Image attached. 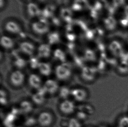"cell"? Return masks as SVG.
Returning a JSON list of instances; mask_svg holds the SVG:
<instances>
[{"label":"cell","mask_w":128,"mask_h":127,"mask_svg":"<svg viewBox=\"0 0 128 127\" xmlns=\"http://www.w3.org/2000/svg\"><path fill=\"white\" fill-rule=\"evenodd\" d=\"M36 118L37 124L40 127H50L54 121L52 114L47 110L41 112Z\"/></svg>","instance_id":"3957f363"},{"label":"cell","mask_w":128,"mask_h":127,"mask_svg":"<svg viewBox=\"0 0 128 127\" xmlns=\"http://www.w3.org/2000/svg\"><path fill=\"white\" fill-rule=\"evenodd\" d=\"M40 62L38 58L32 57L28 61L27 66L32 70H37Z\"/></svg>","instance_id":"484cf974"},{"label":"cell","mask_w":128,"mask_h":127,"mask_svg":"<svg viewBox=\"0 0 128 127\" xmlns=\"http://www.w3.org/2000/svg\"><path fill=\"white\" fill-rule=\"evenodd\" d=\"M71 90L67 86H64L60 88L58 92V96L62 101L68 99V98L71 96Z\"/></svg>","instance_id":"ac0fdd59"},{"label":"cell","mask_w":128,"mask_h":127,"mask_svg":"<svg viewBox=\"0 0 128 127\" xmlns=\"http://www.w3.org/2000/svg\"><path fill=\"white\" fill-rule=\"evenodd\" d=\"M104 25L106 28L108 30H113L116 28L117 21L112 16H109L104 20Z\"/></svg>","instance_id":"7402d4cb"},{"label":"cell","mask_w":128,"mask_h":127,"mask_svg":"<svg viewBox=\"0 0 128 127\" xmlns=\"http://www.w3.org/2000/svg\"><path fill=\"white\" fill-rule=\"evenodd\" d=\"M124 13L126 15V18L128 20V5H126L125 7Z\"/></svg>","instance_id":"e575fe53"},{"label":"cell","mask_w":128,"mask_h":127,"mask_svg":"<svg viewBox=\"0 0 128 127\" xmlns=\"http://www.w3.org/2000/svg\"><path fill=\"white\" fill-rule=\"evenodd\" d=\"M109 48L111 52L115 54L121 53L122 50V45L121 43L119 41H114L110 43Z\"/></svg>","instance_id":"603a6c76"},{"label":"cell","mask_w":128,"mask_h":127,"mask_svg":"<svg viewBox=\"0 0 128 127\" xmlns=\"http://www.w3.org/2000/svg\"><path fill=\"white\" fill-rule=\"evenodd\" d=\"M0 42L1 46L6 50H11L14 48L15 45L14 40L10 37L7 35L2 36Z\"/></svg>","instance_id":"2e32d148"},{"label":"cell","mask_w":128,"mask_h":127,"mask_svg":"<svg viewBox=\"0 0 128 127\" xmlns=\"http://www.w3.org/2000/svg\"><path fill=\"white\" fill-rule=\"evenodd\" d=\"M84 62L85 60L84 59L83 57H75L74 61V64L76 67L82 69L84 65Z\"/></svg>","instance_id":"83f0119b"},{"label":"cell","mask_w":128,"mask_h":127,"mask_svg":"<svg viewBox=\"0 0 128 127\" xmlns=\"http://www.w3.org/2000/svg\"><path fill=\"white\" fill-rule=\"evenodd\" d=\"M23 1H24V2H26L27 3H30V2H31L33 0H22Z\"/></svg>","instance_id":"8d00e7d4"},{"label":"cell","mask_w":128,"mask_h":127,"mask_svg":"<svg viewBox=\"0 0 128 127\" xmlns=\"http://www.w3.org/2000/svg\"><path fill=\"white\" fill-rule=\"evenodd\" d=\"M26 9L27 15L32 18L38 17L41 14V10L38 5L32 2L28 3Z\"/></svg>","instance_id":"7c38bea8"},{"label":"cell","mask_w":128,"mask_h":127,"mask_svg":"<svg viewBox=\"0 0 128 127\" xmlns=\"http://www.w3.org/2000/svg\"><path fill=\"white\" fill-rule=\"evenodd\" d=\"M0 103L2 106H5L8 103V96L7 92L3 89L0 91Z\"/></svg>","instance_id":"f1b7e54d"},{"label":"cell","mask_w":128,"mask_h":127,"mask_svg":"<svg viewBox=\"0 0 128 127\" xmlns=\"http://www.w3.org/2000/svg\"><path fill=\"white\" fill-rule=\"evenodd\" d=\"M76 109V107L73 101L71 100H64L61 101L59 105L60 112L65 116H69L73 114Z\"/></svg>","instance_id":"277c9868"},{"label":"cell","mask_w":128,"mask_h":127,"mask_svg":"<svg viewBox=\"0 0 128 127\" xmlns=\"http://www.w3.org/2000/svg\"><path fill=\"white\" fill-rule=\"evenodd\" d=\"M71 96L73 100L78 102H83L88 97V94L82 88H75L71 90Z\"/></svg>","instance_id":"9c48e42d"},{"label":"cell","mask_w":128,"mask_h":127,"mask_svg":"<svg viewBox=\"0 0 128 127\" xmlns=\"http://www.w3.org/2000/svg\"><path fill=\"white\" fill-rule=\"evenodd\" d=\"M19 50L23 54L32 56L36 51V47L33 43L29 41H24L20 44Z\"/></svg>","instance_id":"30bf717a"},{"label":"cell","mask_w":128,"mask_h":127,"mask_svg":"<svg viewBox=\"0 0 128 127\" xmlns=\"http://www.w3.org/2000/svg\"><path fill=\"white\" fill-rule=\"evenodd\" d=\"M88 6L87 0H75L73 4V8L74 10L79 11L86 8Z\"/></svg>","instance_id":"44dd1931"},{"label":"cell","mask_w":128,"mask_h":127,"mask_svg":"<svg viewBox=\"0 0 128 127\" xmlns=\"http://www.w3.org/2000/svg\"><path fill=\"white\" fill-rule=\"evenodd\" d=\"M94 72L92 67L84 66L81 69L80 77L84 81L90 82L92 81L94 78Z\"/></svg>","instance_id":"4fadbf2b"},{"label":"cell","mask_w":128,"mask_h":127,"mask_svg":"<svg viewBox=\"0 0 128 127\" xmlns=\"http://www.w3.org/2000/svg\"><path fill=\"white\" fill-rule=\"evenodd\" d=\"M37 124V118L33 116L26 117L23 122V124L26 127H35Z\"/></svg>","instance_id":"cb8c5ba5"},{"label":"cell","mask_w":128,"mask_h":127,"mask_svg":"<svg viewBox=\"0 0 128 127\" xmlns=\"http://www.w3.org/2000/svg\"><path fill=\"white\" fill-rule=\"evenodd\" d=\"M54 72L57 79L60 81H67L72 74L71 65L67 62L60 64L56 67Z\"/></svg>","instance_id":"6da1fadb"},{"label":"cell","mask_w":128,"mask_h":127,"mask_svg":"<svg viewBox=\"0 0 128 127\" xmlns=\"http://www.w3.org/2000/svg\"><path fill=\"white\" fill-rule=\"evenodd\" d=\"M47 95V94L45 89L42 87L32 95V102L36 105H42L46 102Z\"/></svg>","instance_id":"52a82bcc"},{"label":"cell","mask_w":128,"mask_h":127,"mask_svg":"<svg viewBox=\"0 0 128 127\" xmlns=\"http://www.w3.org/2000/svg\"><path fill=\"white\" fill-rule=\"evenodd\" d=\"M38 58V59H46L51 56L52 51L50 47L48 45L43 44L38 47L37 50Z\"/></svg>","instance_id":"5bb4252c"},{"label":"cell","mask_w":128,"mask_h":127,"mask_svg":"<svg viewBox=\"0 0 128 127\" xmlns=\"http://www.w3.org/2000/svg\"><path fill=\"white\" fill-rule=\"evenodd\" d=\"M84 59L85 61L92 62L95 60L96 59L95 54L93 50L86 49L84 52Z\"/></svg>","instance_id":"d4e9b609"},{"label":"cell","mask_w":128,"mask_h":127,"mask_svg":"<svg viewBox=\"0 0 128 127\" xmlns=\"http://www.w3.org/2000/svg\"><path fill=\"white\" fill-rule=\"evenodd\" d=\"M13 64L16 69L21 70L28 65V62L24 59L19 56L13 60Z\"/></svg>","instance_id":"ffe728a7"},{"label":"cell","mask_w":128,"mask_h":127,"mask_svg":"<svg viewBox=\"0 0 128 127\" xmlns=\"http://www.w3.org/2000/svg\"><path fill=\"white\" fill-rule=\"evenodd\" d=\"M78 111L83 112L88 115H91L92 113V109L89 105L86 104H82L78 106Z\"/></svg>","instance_id":"4316f807"},{"label":"cell","mask_w":128,"mask_h":127,"mask_svg":"<svg viewBox=\"0 0 128 127\" xmlns=\"http://www.w3.org/2000/svg\"><path fill=\"white\" fill-rule=\"evenodd\" d=\"M25 75L20 70L16 69L10 72L9 81L10 85L16 88H20L22 86L25 82Z\"/></svg>","instance_id":"7a4b0ae2"},{"label":"cell","mask_w":128,"mask_h":127,"mask_svg":"<svg viewBox=\"0 0 128 127\" xmlns=\"http://www.w3.org/2000/svg\"><path fill=\"white\" fill-rule=\"evenodd\" d=\"M43 87L47 94L52 96L58 93L60 88L57 81L52 79L47 80L43 84Z\"/></svg>","instance_id":"ba28073f"},{"label":"cell","mask_w":128,"mask_h":127,"mask_svg":"<svg viewBox=\"0 0 128 127\" xmlns=\"http://www.w3.org/2000/svg\"><path fill=\"white\" fill-rule=\"evenodd\" d=\"M5 3H6V0H0V7L1 9L3 8L5 6Z\"/></svg>","instance_id":"d590c367"},{"label":"cell","mask_w":128,"mask_h":127,"mask_svg":"<svg viewBox=\"0 0 128 127\" xmlns=\"http://www.w3.org/2000/svg\"><path fill=\"white\" fill-rule=\"evenodd\" d=\"M88 115L83 112H80L79 111H78L75 115V118H76L81 123L84 122V121L86 120V119H88Z\"/></svg>","instance_id":"4dcf8cb0"},{"label":"cell","mask_w":128,"mask_h":127,"mask_svg":"<svg viewBox=\"0 0 128 127\" xmlns=\"http://www.w3.org/2000/svg\"><path fill=\"white\" fill-rule=\"evenodd\" d=\"M53 57L56 61L60 64L64 63L66 62V55L64 52L60 49H57L54 52Z\"/></svg>","instance_id":"d6986e66"},{"label":"cell","mask_w":128,"mask_h":127,"mask_svg":"<svg viewBox=\"0 0 128 127\" xmlns=\"http://www.w3.org/2000/svg\"><path fill=\"white\" fill-rule=\"evenodd\" d=\"M69 119H63L60 121V126L61 127H68Z\"/></svg>","instance_id":"836d02e7"},{"label":"cell","mask_w":128,"mask_h":127,"mask_svg":"<svg viewBox=\"0 0 128 127\" xmlns=\"http://www.w3.org/2000/svg\"><path fill=\"white\" fill-rule=\"evenodd\" d=\"M18 106L22 114L24 115H28L31 113L34 110L33 103L27 100L21 101Z\"/></svg>","instance_id":"9a60e30c"},{"label":"cell","mask_w":128,"mask_h":127,"mask_svg":"<svg viewBox=\"0 0 128 127\" xmlns=\"http://www.w3.org/2000/svg\"></svg>","instance_id":"74e56055"},{"label":"cell","mask_w":128,"mask_h":127,"mask_svg":"<svg viewBox=\"0 0 128 127\" xmlns=\"http://www.w3.org/2000/svg\"><path fill=\"white\" fill-rule=\"evenodd\" d=\"M10 112L18 117V116L22 114L19 106H12L11 108Z\"/></svg>","instance_id":"1f68e13d"},{"label":"cell","mask_w":128,"mask_h":127,"mask_svg":"<svg viewBox=\"0 0 128 127\" xmlns=\"http://www.w3.org/2000/svg\"><path fill=\"white\" fill-rule=\"evenodd\" d=\"M4 29L6 32L12 35H17L21 34L22 28L19 23L13 20L7 21L4 24Z\"/></svg>","instance_id":"5b68a950"},{"label":"cell","mask_w":128,"mask_h":127,"mask_svg":"<svg viewBox=\"0 0 128 127\" xmlns=\"http://www.w3.org/2000/svg\"><path fill=\"white\" fill-rule=\"evenodd\" d=\"M126 0H112L113 4L115 7H118L125 4Z\"/></svg>","instance_id":"d6a6232c"},{"label":"cell","mask_w":128,"mask_h":127,"mask_svg":"<svg viewBox=\"0 0 128 127\" xmlns=\"http://www.w3.org/2000/svg\"><path fill=\"white\" fill-rule=\"evenodd\" d=\"M68 127H82L81 122L75 118H72L69 119Z\"/></svg>","instance_id":"f546056e"},{"label":"cell","mask_w":128,"mask_h":127,"mask_svg":"<svg viewBox=\"0 0 128 127\" xmlns=\"http://www.w3.org/2000/svg\"><path fill=\"white\" fill-rule=\"evenodd\" d=\"M41 75L48 77L52 74V67L50 64L47 62H40L38 69Z\"/></svg>","instance_id":"e0dca14e"},{"label":"cell","mask_w":128,"mask_h":127,"mask_svg":"<svg viewBox=\"0 0 128 127\" xmlns=\"http://www.w3.org/2000/svg\"><path fill=\"white\" fill-rule=\"evenodd\" d=\"M31 28L35 34L40 36L44 35L49 31L48 24L43 19L34 22L32 24Z\"/></svg>","instance_id":"8992f818"},{"label":"cell","mask_w":128,"mask_h":127,"mask_svg":"<svg viewBox=\"0 0 128 127\" xmlns=\"http://www.w3.org/2000/svg\"><path fill=\"white\" fill-rule=\"evenodd\" d=\"M28 83L30 86L36 90L42 86V82L40 76L36 74H32L28 77Z\"/></svg>","instance_id":"8fae6325"}]
</instances>
